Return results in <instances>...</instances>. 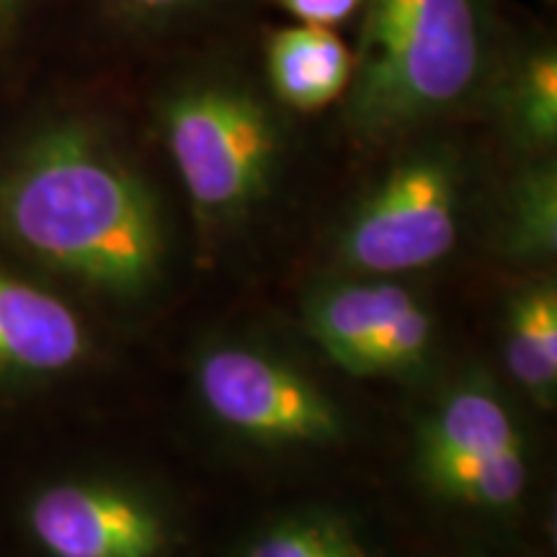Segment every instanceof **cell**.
Wrapping results in <instances>:
<instances>
[{"instance_id":"5bb4252c","label":"cell","mask_w":557,"mask_h":557,"mask_svg":"<svg viewBox=\"0 0 557 557\" xmlns=\"http://www.w3.org/2000/svg\"><path fill=\"white\" fill-rule=\"evenodd\" d=\"M508 243L521 256L555 253L557 238V176L547 160L529 165L513 181L508 197Z\"/></svg>"},{"instance_id":"6da1fadb","label":"cell","mask_w":557,"mask_h":557,"mask_svg":"<svg viewBox=\"0 0 557 557\" xmlns=\"http://www.w3.org/2000/svg\"><path fill=\"white\" fill-rule=\"evenodd\" d=\"M0 233L45 267L116 297L148 289L165 256L152 186L81 116L39 124L5 160Z\"/></svg>"},{"instance_id":"277c9868","label":"cell","mask_w":557,"mask_h":557,"mask_svg":"<svg viewBox=\"0 0 557 557\" xmlns=\"http://www.w3.org/2000/svg\"><path fill=\"white\" fill-rule=\"evenodd\" d=\"M465 186V165L444 145L395 160L351 209L341 256L369 274L434 267L457 243Z\"/></svg>"},{"instance_id":"4fadbf2b","label":"cell","mask_w":557,"mask_h":557,"mask_svg":"<svg viewBox=\"0 0 557 557\" xmlns=\"http://www.w3.org/2000/svg\"><path fill=\"white\" fill-rule=\"evenodd\" d=\"M423 480L444 498L480 508H504L519 504L529 483L524 447L493 457L418 455Z\"/></svg>"},{"instance_id":"52a82bcc","label":"cell","mask_w":557,"mask_h":557,"mask_svg":"<svg viewBox=\"0 0 557 557\" xmlns=\"http://www.w3.org/2000/svg\"><path fill=\"white\" fill-rule=\"evenodd\" d=\"M88 331L52 292L0 271V382L47 380L86 359Z\"/></svg>"},{"instance_id":"2e32d148","label":"cell","mask_w":557,"mask_h":557,"mask_svg":"<svg viewBox=\"0 0 557 557\" xmlns=\"http://www.w3.org/2000/svg\"><path fill=\"white\" fill-rule=\"evenodd\" d=\"M431 341H434V323H431L429 310L416 299L369 341L348 372L361 374V377L408 372L426 359Z\"/></svg>"},{"instance_id":"5b68a950","label":"cell","mask_w":557,"mask_h":557,"mask_svg":"<svg viewBox=\"0 0 557 557\" xmlns=\"http://www.w3.org/2000/svg\"><path fill=\"white\" fill-rule=\"evenodd\" d=\"M197 385L209 413L269 444H333L344 436L338 408L295 369L243 346H220L199 361Z\"/></svg>"},{"instance_id":"d6986e66","label":"cell","mask_w":557,"mask_h":557,"mask_svg":"<svg viewBox=\"0 0 557 557\" xmlns=\"http://www.w3.org/2000/svg\"><path fill=\"white\" fill-rule=\"evenodd\" d=\"M34 0H0V34L9 32L16 21H21Z\"/></svg>"},{"instance_id":"7c38bea8","label":"cell","mask_w":557,"mask_h":557,"mask_svg":"<svg viewBox=\"0 0 557 557\" xmlns=\"http://www.w3.org/2000/svg\"><path fill=\"white\" fill-rule=\"evenodd\" d=\"M506 364L521 387L553 403L557 387V292L537 284L519 292L508 308Z\"/></svg>"},{"instance_id":"ba28073f","label":"cell","mask_w":557,"mask_h":557,"mask_svg":"<svg viewBox=\"0 0 557 557\" xmlns=\"http://www.w3.org/2000/svg\"><path fill=\"white\" fill-rule=\"evenodd\" d=\"M351 73L354 52L329 26H289L267 41V86L287 109H325L346 94Z\"/></svg>"},{"instance_id":"8fae6325","label":"cell","mask_w":557,"mask_h":557,"mask_svg":"<svg viewBox=\"0 0 557 557\" xmlns=\"http://www.w3.org/2000/svg\"><path fill=\"white\" fill-rule=\"evenodd\" d=\"M521 434L506 403L483 385L455 389L438 406L418 438V455L493 457L521 449Z\"/></svg>"},{"instance_id":"9c48e42d","label":"cell","mask_w":557,"mask_h":557,"mask_svg":"<svg viewBox=\"0 0 557 557\" xmlns=\"http://www.w3.org/2000/svg\"><path fill=\"white\" fill-rule=\"evenodd\" d=\"M513 139L547 150L557 137V50L549 37L506 39L487 86Z\"/></svg>"},{"instance_id":"30bf717a","label":"cell","mask_w":557,"mask_h":557,"mask_svg":"<svg viewBox=\"0 0 557 557\" xmlns=\"http://www.w3.org/2000/svg\"><path fill=\"white\" fill-rule=\"evenodd\" d=\"M413 302L416 297L400 284H344L312 302L308 325L323 351L348 372L369 341Z\"/></svg>"},{"instance_id":"3957f363","label":"cell","mask_w":557,"mask_h":557,"mask_svg":"<svg viewBox=\"0 0 557 557\" xmlns=\"http://www.w3.org/2000/svg\"><path fill=\"white\" fill-rule=\"evenodd\" d=\"M158 120L199 220L235 222L269 197L284 137L248 81L218 70L184 75L160 99Z\"/></svg>"},{"instance_id":"9a60e30c","label":"cell","mask_w":557,"mask_h":557,"mask_svg":"<svg viewBox=\"0 0 557 557\" xmlns=\"http://www.w3.org/2000/svg\"><path fill=\"white\" fill-rule=\"evenodd\" d=\"M243 557H372L359 534L336 517H295L263 529Z\"/></svg>"},{"instance_id":"ac0fdd59","label":"cell","mask_w":557,"mask_h":557,"mask_svg":"<svg viewBox=\"0 0 557 557\" xmlns=\"http://www.w3.org/2000/svg\"><path fill=\"white\" fill-rule=\"evenodd\" d=\"M297 21L312 26H341L364 9L367 0H276Z\"/></svg>"},{"instance_id":"e0dca14e","label":"cell","mask_w":557,"mask_h":557,"mask_svg":"<svg viewBox=\"0 0 557 557\" xmlns=\"http://www.w3.org/2000/svg\"><path fill=\"white\" fill-rule=\"evenodd\" d=\"M222 3L227 0H107V9L127 32L160 37L205 18Z\"/></svg>"},{"instance_id":"7a4b0ae2","label":"cell","mask_w":557,"mask_h":557,"mask_svg":"<svg viewBox=\"0 0 557 557\" xmlns=\"http://www.w3.org/2000/svg\"><path fill=\"white\" fill-rule=\"evenodd\" d=\"M346 122L389 139L475 99L504 52L498 0H367Z\"/></svg>"},{"instance_id":"8992f818","label":"cell","mask_w":557,"mask_h":557,"mask_svg":"<svg viewBox=\"0 0 557 557\" xmlns=\"http://www.w3.org/2000/svg\"><path fill=\"white\" fill-rule=\"evenodd\" d=\"M24 532L39 557H165L171 542L148 498L103 480L39 487L24 508Z\"/></svg>"}]
</instances>
